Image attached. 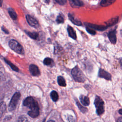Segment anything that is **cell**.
Segmentation results:
<instances>
[{
  "label": "cell",
  "instance_id": "cell-7",
  "mask_svg": "<svg viewBox=\"0 0 122 122\" xmlns=\"http://www.w3.org/2000/svg\"><path fill=\"white\" fill-rule=\"evenodd\" d=\"M26 19L28 24L30 26L34 27L35 28H36L38 26L39 24L37 20L30 15H27L26 16Z\"/></svg>",
  "mask_w": 122,
  "mask_h": 122
},
{
  "label": "cell",
  "instance_id": "cell-5",
  "mask_svg": "<svg viewBox=\"0 0 122 122\" xmlns=\"http://www.w3.org/2000/svg\"><path fill=\"white\" fill-rule=\"evenodd\" d=\"M20 93L18 92L14 94L9 105V110L10 111H14L16 109L18 102L20 98Z\"/></svg>",
  "mask_w": 122,
  "mask_h": 122
},
{
  "label": "cell",
  "instance_id": "cell-9",
  "mask_svg": "<svg viewBox=\"0 0 122 122\" xmlns=\"http://www.w3.org/2000/svg\"><path fill=\"white\" fill-rule=\"evenodd\" d=\"M85 25L87 27H90L94 30H100V31H103L105 30L107 28V26H105L103 25H97V24H91L89 23H85Z\"/></svg>",
  "mask_w": 122,
  "mask_h": 122
},
{
  "label": "cell",
  "instance_id": "cell-30",
  "mask_svg": "<svg viewBox=\"0 0 122 122\" xmlns=\"http://www.w3.org/2000/svg\"><path fill=\"white\" fill-rule=\"evenodd\" d=\"M1 30H2L5 33H6V34H9V32L8 31V30H7L5 27H4V26H2V27H1Z\"/></svg>",
  "mask_w": 122,
  "mask_h": 122
},
{
  "label": "cell",
  "instance_id": "cell-34",
  "mask_svg": "<svg viewBox=\"0 0 122 122\" xmlns=\"http://www.w3.org/2000/svg\"><path fill=\"white\" fill-rule=\"evenodd\" d=\"M2 2H3V0H0V7L2 6Z\"/></svg>",
  "mask_w": 122,
  "mask_h": 122
},
{
  "label": "cell",
  "instance_id": "cell-4",
  "mask_svg": "<svg viewBox=\"0 0 122 122\" xmlns=\"http://www.w3.org/2000/svg\"><path fill=\"white\" fill-rule=\"evenodd\" d=\"M9 45L10 47L15 52L18 54H23L24 53L22 46L16 40H11L9 41Z\"/></svg>",
  "mask_w": 122,
  "mask_h": 122
},
{
  "label": "cell",
  "instance_id": "cell-22",
  "mask_svg": "<svg viewBox=\"0 0 122 122\" xmlns=\"http://www.w3.org/2000/svg\"><path fill=\"white\" fill-rule=\"evenodd\" d=\"M75 102H76V103L77 106L78 107L79 109L81 111V112H82L83 113H86V112L88 111L87 108H86V107H83V106L80 104V103L79 102V101H78V100H77V98H76V99L75 98Z\"/></svg>",
  "mask_w": 122,
  "mask_h": 122
},
{
  "label": "cell",
  "instance_id": "cell-33",
  "mask_svg": "<svg viewBox=\"0 0 122 122\" xmlns=\"http://www.w3.org/2000/svg\"><path fill=\"white\" fill-rule=\"evenodd\" d=\"M118 122H122V117H120L119 119L117 121Z\"/></svg>",
  "mask_w": 122,
  "mask_h": 122
},
{
  "label": "cell",
  "instance_id": "cell-14",
  "mask_svg": "<svg viewBox=\"0 0 122 122\" xmlns=\"http://www.w3.org/2000/svg\"><path fill=\"white\" fill-rule=\"evenodd\" d=\"M119 20V17H114L112 18L106 22V24L107 27L112 26L116 24Z\"/></svg>",
  "mask_w": 122,
  "mask_h": 122
},
{
  "label": "cell",
  "instance_id": "cell-11",
  "mask_svg": "<svg viewBox=\"0 0 122 122\" xmlns=\"http://www.w3.org/2000/svg\"><path fill=\"white\" fill-rule=\"evenodd\" d=\"M70 4L73 8H78L83 5V3L80 0H69Z\"/></svg>",
  "mask_w": 122,
  "mask_h": 122
},
{
  "label": "cell",
  "instance_id": "cell-12",
  "mask_svg": "<svg viewBox=\"0 0 122 122\" xmlns=\"http://www.w3.org/2000/svg\"><path fill=\"white\" fill-rule=\"evenodd\" d=\"M67 31H68L69 36L71 38H72L74 40H76V39H77L76 33V32H75V30L73 29V28H72L70 25H68Z\"/></svg>",
  "mask_w": 122,
  "mask_h": 122
},
{
  "label": "cell",
  "instance_id": "cell-32",
  "mask_svg": "<svg viewBox=\"0 0 122 122\" xmlns=\"http://www.w3.org/2000/svg\"><path fill=\"white\" fill-rule=\"evenodd\" d=\"M119 113H120L121 115H122V109H121L119 110Z\"/></svg>",
  "mask_w": 122,
  "mask_h": 122
},
{
  "label": "cell",
  "instance_id": "cell-15",
  "mask_svg": "<svg viewBox=\"0 0 122 122\" xmlns=\"http://www.w3.org/2000/svg\"><path fill=\"white\" fill-rule=\"evenodd\" d=\"M68 17L69 18V20L75 25L77 26H81L82 25V23L81 21L76 19L74 17L71 13L68 14Z\"/></svg>",
  "mask_w": 122,
  "mask_h": 122
},
{
  "label": "cell",
  "instance_id": "cell-20",
  "mask_svg": "<svg viewBox=\"0 0 122 122\" xmlns=\"http://www.w3.org/2000/svg\"><path fill=\"white\" fill-rule=\"evenodd\" d=\"M6 105L4 102H2L0 103V119L2 116L3 114L6 111Z\"/></svg>",
  "mask_w": 122,
  "mask_h": 122
},
{
  "label": "cell",
  "instance_id": "cell-13",
  "mask_svg": "<svg viewBox=\"0 0 122 122\" xmlns=\"http://www.w3.org/2000/svg\"><path fill=\"white\" fill-rule=\"evenodd\" d=\"M80 100L81 104L85 106H87L90 104V100L89 97L83 95H81L80 97Z\"/></svg>",
  "mask_w": 122,
  "mask_h": 122
},
{
  "label": "cell",
  "instance_id": "cell-24",
  "mask_svg": "<svg viewBox=\"0 0 122 122\" xmlns=\"http://www.w3.org/2000/svg\"><path fill=\"white\" fill-rule=\"evenodd\" d=\"M4 61H5L10 67V68H11L13 71H17V72L19 71V69H18V68L17 67H16L15 65H14L13 63H12L10 61H9L7 60L6 59H4Z\"/></svg>",
  "mask_w": 122,
  "mask_h": 122
},
{
  "label": "cell",
  "instance_id": "cell-6",
  "mask_svg": "<svg viewBox=\"0 0 122 122\" xmlns=\"http://www.w3.org/2000/svg\"><path fill=\"white\" fill-rule=\"evenodd\" d=\"M29 71L31 74L33 76H39L41 74L39 68L34 64H30L29 66Z\"/></svg>",
  "mask_w": 122,
  "mask_h": 122
},
{
  "label": "cell",
  "instance_id": "cell-21",
  "mask_svg": "<svg viewBox=\"0 0 122 122\" xmlns=\"http://www.w3.org/2000/svg\"><path fill=\"white\" fill-rule=\"evenodd\" d=\"M50 96L52 100L54 102H57L59 99L58 94L55 91H52L50 93Z\"/></svg>",
  "mask_w": 122,
  "mask_h": 122
},
{
  "label": "cell",
  "instance_id": "cell-16",
  "mask_svg": "<svg viewBox=\"0 0 122 122\" xmlns=\"http://www.w3.org/2000/svg\"><path fill=\"white\" fill-rule=\"evenodd\" d=\"M43 63L45 65L49 66L50 67H53L54 64L53 60L52 59H51L50 58H48V57L44 59V60L43 61Z\"/></svg>",
  "mask_w": 122,
  "mask_h": 122
},
{
  "label": "cell",
  "instance_id": "cell-27",
  "mask_svg": "<svg viewBox=\"0 0 122 122\" xmlns=\"http://www.w3.org/2000/svg\"><path fill=\"white\" fill-rule=\"evenodd\" d=\"M18 122H28V120L27 117L25 116V115H21L18 118V120H17Z\"/></svg>",
  "mask_w": 122,
  "mask_h": 122
},
{
  "label": "cell",
  "instance_id": "cell-2",
  "mask_svg": "<svg viewBox=\"0 0 122 122\" xmlns=\"http://www.w3.org/2000/svg\"><path fill=\"white\" fill-rule=\"evenodd\" d=\"M71 74L75 81L78 82H84L85 81V76L78 66H76L72 69Z\"/></svg>",
  "mask_w": 122,
  "mask_h": 122
},
{
  "label": "cell",
  "instance_id": "cell-26",
  "mask_svg": "<svg viewBox=\"0 0 122 122\" xmlns=\"http://www.w3.org/2000/svg\"><path fill=\"white\" fill-rule=\"evenodd\" d=\"M56 22L59 24L63 23L64 22V18H63V17L61 15H58L57 17Z\"/></svg>",
  "mask_w": 122,
  "mask_h": 122
},
{
  "label": "cell",
  "instance_id": "cell-17",
  "mask_svg": "<svg viewBox=\"0 0 122 122\" xmlns=\"http://www.w3.org/2000/svg\"><path fill=\"white\" fill-rule=\"evenodd\" d=\"M57 82L58 84L60 86L65 87L66 86V83L65 79L61 76H59L57 78Z\"/></svg>",
  "mask_w": 122,
  "mask_h": 122
},
{
  "label": "cell",
  "instance_id": "cell-28",
  "mask_svg": "<svg viewBox=\"0 0 122 122\" xmlns=\"http://www.w3.org/2000/svg\"><path fill=\"white\" fill-rule=\"evenodd\" d=\"M86 30H87V31L89 33H90V34H91L92 35H95L96 33V31L94 29H92V28H91L90 27H86Z\"/></svg>",
  "mask_w": 122,
  "mask_h": 122
},
{
  "label": "cell",
  "instance_id": "cell-35",
  "mask_svg": "<svg viewBox=\"0 0 122 122\" xmlns=\"http://www.w3.org/2000/svg\"><path fill=\"white\" fill-rule=\"evenodd\" d=\"M48 121V122H55V121H54V120H49Z\"/></svg>",
  "mask_w": 122,
  "mask_h": 122
},
{
  "label": "cell",
  "instance_id": "cell-23",
  "mask_svg": "<svg viewBox=\"0 0 122 122\" xmlns=\"http://www.w3.org/2000/svg\"><path fill=\"white\" fill-rule=\"evenodd\" d=\"M8 13L12 20H16L17 19V15L13 9H12V8H9L8 9Z\"/></svg>",
  "mask_w": 122,
  "mask_h": 122
},
{
  "label": "cell",
  "instance_id": "cell-8",
  "mask_svg": "<svg viewBox=\"0 0 122 122\" xmlns=\"http://www.w3.org/2000/svg\"><path fill=\"white\" fill-rule=\"evenodd\" d=\"M98 76L100 78H104L107 80H111L112 79L111 74L101 68H100L99 70Z\"/></svg>",
  "mask_w": 122,
  "mask_h": 122
},
{
  "label": "cell",
  "instance_id": "cell-1",
  "mask_svg": "<svg viewBox=\"0 0 122 122\" xmlns=\"http://www.w3.org/2000/svg\"><path fill=\"white\" fill-rule=\"evenodd\" d=\"M24 106L28 107L30 111L28 112V114L31 118H34L38 117L40 114V109L38 103L32 97H27L23 101Z\"/></svg>",
  "mask_w": 122,
  "mask_h": 122
},
{
  "label": "cell",
  "instance_id": "cell-31",
  "mask_svg": "<svg viewBox=\"0 0 122 122\" xmlns=\"http://www.w3.org/2000/svg\"><path fill=\"white\" fill-rule=\"evenodd\" d=\"M4 78V75H3V73H2L1 71H0V81L3 80Z\"/></svg>",
  "mask_w": 122,
  "mask_h": 122
},
{
  "label": "cell",
  "instance_id": "cell-29",
  "mask_svg": "<svg viewBox=\"0 0 122 122\" xmlns=\"http://www.w3.org/2000/svg\"><path fill=\"white\" fill-rule=\"evenodd\" d=\"M57 3L61 5H63L66 3L67 0H54Z\"/></svg>",
  "mask_w": 122,
  "mask_h": 122
},
{
  "label": "cell",
  "instance_id": "cell-25",
  "mask_svg": "<svg viewBox=\"0 0 122 122\" xmlns=\"http://www.w3.org/2000/svg\"><path fill=\"white\" fill-rule=\"evenodd\" d=\"M61 51H63V49L62 47L60 46H55L54 48V52L56 54H60L61 52Z\"/></svg>",
  "mask_w": 122,
  "mask_h": 122
},
{
  "label": "cell",
  "instance_id": "cell-19",
  "mask_svg": "<svg viewBox=\"0 0 122 122\" xmlns=\"http://www.w3.org/2000/svg\"><path fill=\"white\" fill-rule=\"evenodd\" d=\"M25 33L31 39L33 40H37L39 37V33L36 32H30L28 31H25Z\"/></svg>",
  "mask_w": 122,
  "mask_h": 122
},
{
  "label": "cell",
  "instance_id": "cell-10",
  "mask_svg": "<svg viewBox=\"0 0 122 122\" xmlns=\"http://www.w3.org/2000/svg\"><path fill=\"white\" fill-rule=\"evenodd\" d=\"M116 33V30H114L112 31H110L108 34V36L110 42L113 44H115L116 43V41H117Z\"/></svg>",
  "mask_w": 122,
  "mask_h": 122
},
{
  "label": "cell",
  "instance_id": "cell-3",
  "mask_svg": "<svg viewBox=\"0 0 122 122\" xmlns=\"http://www.w3.org/2000/svg\"><path fill=\"white\" fill-rule=\"evenodd\" d=\"M94 104L96 108V113L98 115L102 114L104 112V103L102 98L96 96L95 98Z\"/></svg>",
  "mask_w": 122,
  "mask_h": 122
},
{
  "label": "cell",
  "instance_id": "cell-18",
  "mask_svg": "<svg viewBox=\"0 0 122 122\" xmlns=\"http://www.w3.org/2000/svg\"><path fill=\"white\" fill-rule=\"evenodd\" d=\"M116 0H102L101 2V5L102 7H107L113 3Z\"/></svg>",
  "mask_w": 122,
  "mask_h": 122
}]
</instances>
